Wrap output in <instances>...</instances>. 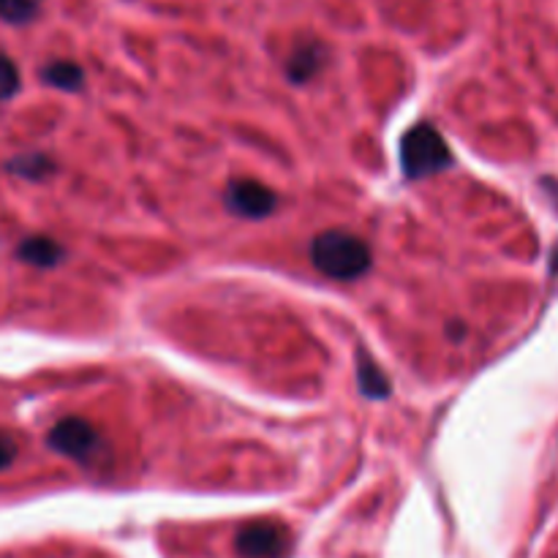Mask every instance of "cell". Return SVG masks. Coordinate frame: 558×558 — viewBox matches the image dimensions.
I'll return each instance as SVG.
<instances>
[{
	"instance_id": "12",
	"label": "cell",
	"mask_w": 558,
	"mask_h": 558,
	"mask_svg": "<svg viewBox=\"0 0 558 558\" xmlns=\"http://www.w3.org/2000/svg\"><path fill=\"white\" fill-rule=\"evenodd\" d=\"M20 90V69L14 65V60L0 54V101L11 98Z\"/></svg>"
},
{
	"instance_id": "13",
	"label": "cell",
	"mask_w": 558,
	"mask_h": 558,
	"mask_svg": "<svg viewBox=\"0 0 558 558\" xmlns=\"http://www.w3.org/2000/svg\"><path fill=\"white\" fill-rule=\"evenodd\" d=\"M16 458V441L11 439L9 434H0V472H3L5 466H11Z\"/></svg>"
},
{
	"instance_id": "6",
	"label": "cell",
	"mask_w": 558,
	"mask_h": 558,
	"mask_svg": "<svg viewBox=\"0 0 558 558\" xmlns=\"http://www.w3.org/2000/svg\"><path fill=\"white\" fill-rule=\"evenodd\" d=\"M322 65H325V47L319 41H305L289 54L287 74L292 85H305L311 76L319 74Z\"/></svg>"
},
{
	"instance_id": "4",
	"label": "cell",
	"mask_w": 558,
	"mask_h": 558,
	"mask_svg": "<svg viewBox=\"0 0 558 558\" xmlns=\"http://www.w3.org/2000/svg\"><path fill=\"white\" fill-rule=\"evenodd\" d=\"M223 205L234 216L259 221V218L272 216V210L278 207V194L259 180H229L227 191H223Z\"/></svg>"
},
{
	"instance_id": "8",
	"label": "cell",
	"mask_w": 558,
	"mask_h": 558,
	"mask_svg": "<svg viewBox=\"0 0 558 558\" xmlns=\"http://www.w3.org/2000/svg\"><path fill=\"white\" fill-rule=\"evenodd\" d=\"M357 381L363 396L368 398H387L390 396V381L381 374L379 365L374 363V357H368L365 352L357 354Z\"/></svg>"
},
{
	"instance_id": "15",
	"label": "cell",
	"mask_w": 558,
	"mask_h": 558,
	"mask_svg": "<svg viewBox=\"0 0 558 558\" xmlns=\"http://www.w3.org/2000/svg\"><path fill=\"white\" fill-rule=\"evenodd\" d=\"M550 270L558 272V248H556V259H554V265H550Z\"/></svg>"
},
{
	"instance_id": "9",
	"label": "cell",
	"mask_w": 558,
	"mask_h": 558,
	"mask_svg": "<svg viewBox=\"0 0 558 558\" xmlns=\"http://www.w3.org/2000/svg\"><path fill=\"white\" fill-rule=\"evenodd\" d=\"M41 76L47 85L58 87V90H65V93L80 90L82 82H85V74H82L80 65L69 63V60H54V63L44 65Z\"/></svg>"
},
{
	"instance_id": "1",
	"label": "cell",
	"mask_w": 558,
	"mask_h": 558,
	"mask_svg": "<svg viewBox=\"0 0 558 558\" xmlns=\"http://www.w3.org/2000/svg\"><path fill=\"white\" fill-rule=\"evenodd\" d=\"M311 262L332 281H357L374 265L368 243L347 229H327L311 240Z\"/></svg>"
},
{
	"instance_id": "7",
	"label": "cell",
	"mask_w": 558,
	"mask_h": 558,
	"mask_svg": "<svg viewBox=\"0 0 558 558\" xmlns=\"http://www.w3.org/2000/svg\"><path fill=\"white\" fill-rule=\"evenodd\" d=\"M16 256H20L25 265L54 267L63 259V248L49 238H27L22 240L20 248H16Z\"/></svg>"
},
{
	"instance_id": "2",
	"label": "cell",
	"mask_w": 558,
	"mask_h": 558,
	"mask_svg": "<svg viewBox=\"0 0 558 558\" xmlns=\"http://www.w3.org/2000/svg\"><path fill=\"white\" fill-rule=\"evenodd\" d=\"M452 163V153L445 136L428 123L409 129L401 140V167L409 180H423Z\"/></svg>"
},
{
	"instance_id": "14",
	"label": "cell",
	"mask_w": 558,
	"mask_h": 558,
	"mask_svg": "<svg viewBox=\"0 0 558 558\" xmlns=\"http://www.w3.org/2000/svg\"><path fill=\"white\" fill-rule=\"evenodd\" d=\"M447 338H450L452 343H458V341H463V338H466V325H463V322H458V319H452V322H447Z\"/></svg>"
},
{
	"instance_id": "11",
	"label": "cell",
	"mask_w": 558,
	"mask_h": 558,
	"mask_svg": "<svg viewBox=\"0 0 558 558\" xmlns=\"http://www.w3.org/2000/svg\"><path fill=\"white\" fill-rule=\"evenodd\" d=\"M38 14V0H0V20L25 25Z\"/></svg>"
},
{
	"instance_id": "10",
	"label": "cell",
	"mask_w": 558,
	"mask_h": 558,
	"mask_svg": "<svg viewBox=\"0 0 558 558\" xmlns=\"http://www.w3.org/2000/svg\"><path fill=\"white\" fill-rule=\"evenodd\" d=\"M9 169L11 172H16V174H22V178H27V180H41V178H47V174H52V161H49L47 156H22V158H16V161H11L9 163Z\"/></svg>"
},
{
	"instance_id": "5",
	"label": "cell",
	"mask_w": 558,
	"mask_h": 558,
	"mask_svg": "<svg viewBox=\"0 0 558 558\" xmlns=\"http://www.w3.org/2000/svg\"><path fill=\"white\" fill-rule=\"evenodd\" d=\"M289 545L287 529L278 526V523H248V526L240 529L238 534V548L240 556L245 558H281L283 550Z\"/></svg>"
},
{
	"instance_id": "3",
	"label": "cell",
	"mask_w": 558,
	"mask_h": 558,
	"mask_svg": "<svg viewBox=\"0 0 558 558\" xmlns=\"http://www.w3.org/2000/svg\"><path fill=\"white\" fill-rule=\"evenodd\" d=\"M47 445L54 452H60V456L71 458L76 463H85V466H93V463H98L107 456V441L101 439L96 425H90L82 417H65L54 423L47 436Z\"/></svg>"
}]
</instances>
